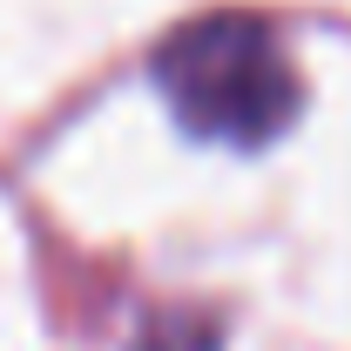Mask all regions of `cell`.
Wrapping results in <instances>:
<instances>
[{"label": "cell", "instance_id": "1", "mask_svg": "<svg viewBox=\"0 0 351 351\" xmlns=\"http://www.w3.org/2000/svg\"><path fill=\"white\" fill-rule=\"evenodd\" d=\"M156 82L182 115V129L230 149H263L298 108L291 54L250 14H217L182 27L156 61Z\"/></svg>", "mask_w": 351, "mask_h": 351}]
</instances>
